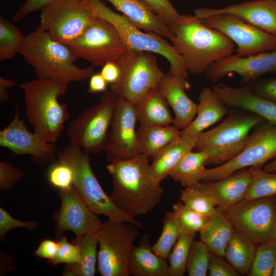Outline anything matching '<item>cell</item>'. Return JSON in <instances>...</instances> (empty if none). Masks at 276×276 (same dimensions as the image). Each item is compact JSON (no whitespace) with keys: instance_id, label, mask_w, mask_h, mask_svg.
<instances>
[{"instance_id":"obj_39","label":"cell","mask_w":276,"mask_h":276,"mask_svg":"<svg viewBox=\"0 0 276 276\" xmlns=\"http://www.w3.org/2000/svg\"><path fill=\"white\" fill-rule=\"evenodd\" d=\"M212 251L201 240L194 241L186 263V272L189 276H205Z\"/></svg>"},{"instance_id":"obj_52","label":"cell","mask_w":276,"mask_h":276,"mask_svg":"<svg viewBox=\"0 0 276 276\" xmlns=\"http://www.w3.org/2000/svg\"><path fill=\"white\" fill-rule=\"evenodd\" d=\"M107 84L100 73L93 74L89 79L87 93L94 94L105 91Z\"/></svg>"},{"instance_id":"obj_19","label":"cell","mask_w":276,"mask_h":276,"mask_svg":"<svg viewBox=\"0 0 276 276\" xmlns=\"http://www.w3.org/2000/svg\"><path fill=\"white\" fill-rule=\"evenodd\" d=\"M270 73H276V50L244 57L233 54L212 65L204 73L214 82L235 73L240 77V83L244 85Z\"/></svg>"},{"instance_id":"obj_17","label":"cell","mask_w":276,"mask_h":276,"mask_svg":"<svg viewBox=\"0 0 276 276\" xmlns=\"http://www.w3.org/2000/svg\"><path fill=\"white\" fill-rule=\"evenodd\" d=\"M0 146L16 155H29L31 160L40 167L54 161L59 152L55 144L43 141L28 129L24 120L19 118L17 105L14 118L0 131Z\"/></svg>"},{"instance_id":"obj_21","label":"cell","mask_w":276,"mask_h":276,"mask_svg":"<svg viewBox=\"0 0 276 276\" xmlns=\"http://www.w3.org/2000/svg\"><path fill=\"white\" fill-rule=\"evenodd\" d=\"M252 179L250 169H241L220 179L195 185L215 205L224 210L243 199Z\"/></svg>"},{"instance_id":"obj_40","label":"cell","mask_w":276,"mask_h":276,"mask_svg":"<svg viewBox=\"0 0 276 276\" xmlns=\"http://www.w3.org/2000/svg\"><path fill=\"white\" fill-rule=\"evenodd\" d=\"M179 200L196 212L209 217L217 211L212 200L195 186L184 188L181 190Z\"/></svg>"},{"instance_id":"obj_18","label":"cell","mask_w":276,"mask_h":276,"mask_svg":"<svg viewBox=\"0 0 276 276\" xmlns=\"http://www.w3.org/2000/svg\"><path fill=\"white\" fill-rule=\"evenodd\" d=\"M58 195L61 206L52 216L56 223L55 236L58 239L67 230L76 236L97 232L103 223L87 207L73 186L59 190Z\"/></svg>"},{"instance_id":"obj_49","label":"cell","mask_w":276,"mask_h":276,"mask_svg":"<svg viewBox=\"0 0 276 276\" xmlns=\"http://www.w3.org/2000/svg\"><path fill=\"white\" fill-rule=\"evenodd\" d=\"M55 0H26L12 16L13 21L24 19L30 14L41 11L44 7Z\"/></svg>"},{"instance_id":"obj_33","label":"cell","mask_w":276,"mask_h":276,"mask_svg":"<svg viewBox=\"0 0 276 276\" xmlns=\"http://www.w3.org/2000/svg\"><path fill=\"white\" fill-rule=\"evenodd\" d=\"M257 245L234 229L227 244L224 258L241 274H247L255 255Z\"/></svg>"},{"instance_id":"obj_37","label":"cell","mask_w":276,"mask_h":276,"mask_svg":"<svg viewBox=\"0 0 276 276\" xmlns=\"http://www.w3.org/2000/svg\"><path fill=\"white\" fill-rule=\"evenodd\" d=\"M252 179L244 199H252L276 195V173L262 168L250 167Z\"/></svg>"},{"instance_id":"obj_57","label":"cell","mask_w":276,"mask_h":276,"mask_svg":"<svg viewBox=\"0 0 276 276\" xmlns=\"http://www.w3.org/2000/svg\"><path fill=\"white\" fill-rule=\"evenodd\" d=\"M275 1H276V0H274Z\"/></svg>"},{"instance_id":"obj_6","label":"cell","mask_w":276,"mask_h":276,"mask_svg":"<svg viewBox=\"0 0 276 276\" xmlns=\"http://www.w3.org/2000/svg\"><path fill=\"white\" fill-rule=\"evenodd\" d=\"M89 154L81 147L70 143L58 152L57 158L72 169L73 186L92 212L97 215H105L112 221L131 223L141 228L142 223L117 208L103 190L91 167Z\"/></svg>"},{"instance_id":"obj_7","label":"cell","mask_w":276,"mask_h":276,"mask_svg":"<svg viewBox=\"0 0 276 276\" xmlns=\"http://www.w3.org/2000/svg\"><path fill=\"white\" fill-rule=\"evenodd\" d=\"M84 6L95 16L110 22L118 31L130 51L150 52L164 57L170 64V73L183 75L188 72L181 55L163 37L152 32L145 33L123 14L113 11L100 0H82Z\"/></svg>"},{"instance_id":"obj_12","label":"cell","mask_w":276,"mask_h":276,"mask_svg":"<svg viewBox=\"0 0 276 276\" xmlns=\"http://www.w3.org/2000/svg\"><path fill=\"white\" fill-rule=\"evenodd\" d=\"M276 158V124L265 120L249 133L243 150L226 163L205 169L201 181L216 180L246 167L262 168Z\"/></svg>"},{"instance_id":"obj_32","label":"cell","mask_w":276,"mask_h":276,"mask_svg":"<svg viewBox=\"0 0 276 276\" xmlns=\"http://www.w3.org/2000/svg\"><path fill=\"white\" fill-rule=\"evenodd\" d=\"M208 158L204 151L187 152L171 171L169 176L184 188L194 186L202 181Z\"/></svg>"},{"instance_id":"obj_29","label":"cell","mask_w":276,"mask_h":276,"mask_svg":"<svg viewBox=\"0 0 276 276\" xmlns=\"http://www.w3.org/2000/svg\"><path fill=\"white\" fill-rule=\"evenodd\" d=\"M181 130L174 125L140 124L136 131L138 152L148 157L159 151L180 135Z\"/></svg>"},{"instance_id":"obj_42","label":"cell","mask_w":276,"mask_h":276,"mask_svg":"<svg viewBox=\"0 0 276 276\" xmlns=\"http://www.w3.org/2000/svg\"><path fill=\"white\" fill-rule=\"evenodd\" d=\"M58 248L55 256L47 262L53 266L59 264H72L77 263L80 260L79 246L72 242H69L63 235L58 239Z\"/></svg>"},{"instance_id":"obj_25","label":"cell","mask_w":276,"mask_h":276,"mask_svg":"<svg viewBox=\"0 0 276 276\" xmlns=\"http://www.w3.org/2000/svg\"><path fill=\"white\" fill-rule=\"evenodd\" d=\"M109 2L141 30L154 32L171 41L174 35L169 26L142 0H100Z\"/></svg>"},{"instance_id":"obj_41","label":"cell","mask_w":276,"mask_h":276,"mask_svg":"<svg viewBox=\"0 0 276 276\" xmlns=\"http://www.w3.org/2000/svg\"><path fill=\"white\" fill-rule=\"evenodd\" d=\"M173 211L179 220L180 233L199 232L208 217L189 208L180 200L173 205Z\"/></svg>"},{"instance_id":"obj_13","label":"cell","mask_w":276,"mask_h":276,"mask_svg":"<svg viewBox=\"0 0 276 276\" xmlns=\"http://www.w3.org/2000/svg\"><path fill=\"white\" fill-rule=\"evenodd\" d=\"M222 211L234 228L256 245L275 239L276 195L243 199Z\"/></svg>"},{"instance_id":"obj_30","label":"cell","mask_w":276,"mask_h":276,"mask_svg":"<svg viewBox=\"0 0 276 276\" xmlns=\"http://www.w3.org/2000/svg\"><path fill=\"white\" fill-rule=\"evenodd\" d=\"M194 146L178 137L153 156L149 171L151 179L160 185L169 174L182 156Z\"/></svg>"},{"instance_id":"obj_48","label":"cell","mask_w":276,"mask_h":276,"mask_svg":"<svg viewBox=\"0 0 276 276\" xmlns=\"http://www.w3.org/2000/svg\"><path fill=\"white\" fill-rule=\"evenodd\" d=\"M224 257L218 256L212 252L210 260L208 271L210 276H239L237 271Z\"/></svg>"},{"instance_id":"obj_3","label":"cell","mask_w":276,"mask_h":276,"mask_svg":"<svg viewBox=\"0 0 276 276\" xmlns=\"http://www.w3.org/2000/svg\"><path fill=\"white\" fill-rule=\"evenodd\" d=\"M18 54L39 78L68 84L85 81L94 71L93 66L82 68L76 65L78 58L69 47L54 39L39 26L25 35Z\"/></svg>"},{"instance_id":"obj_50","label":"cell","mask_w":276,"mask_h":276,"mask_svg":"<svg viewBox=\"0 0 276 276\" xmlns=\"http://www.w3.org/2000/svg\"><path fill=\"white\" fill-rule=\"evenodd\" d=\"M58 248V241L44 239L39 244L34 255L39 258L50 260L55 256Z\"/></svg>"},{"instance_id":"obj_28","label":"cell","mask_w":276,"mask_h":276,"mask_svg":"<svg viewBox=\"0 0 276 276\" xmlns=\"http://www.w3.org/2000/svg\"><path fill=\"white\" fill-rule=\"evenodd\" d=\"M234 227L223 212L217 207V211L208 217L199 232L200 240L212 253L224 257L227 244L234 231Z\"/></svg>"},{"instance_id":"obj_43","label":"cell","mask_w":276,"mask_h":276,"mask_svg":"<svg viewBox=\"0 0 276 276\" xmlns=\"http://www.w3.org/2000/svg\"><path fill=\"white\" fill-rule=\"evenodd\" d=\"M48 177L50 183L59 190L73 186V170L68 165L61 162L57 161L50 168Z\"/></svg>"},{"instance_id":"obj_26","label":"cell","mask_w":276,"mask_h":276,"mask_svg":"<svg viewBox=\"0 0 276 276\" xmlns=\"http://www.w3.org/2000/svg\"><path fill=\"white\" fill-rule=\"evenodd\" d=\"M131 275L134 276H169L166 259L153 250L148 234L142 235L139 245L134 246L130 257Z\"/></svg>"},{"instance_id":"obj_2","label":"cell","mask_w":276,"mask_h":276,"mask_svg":"<svg viewBox=\"0 0 276 276\" xmlns=\"http://www.w3.org/2000/svg\"><path fill=\"white\" fill-rule=\"evenodd\" d=\"M148 158L139 154L110 162L107 166L113 185L110 198L117 208L132 218L149 213L162 197L163 188L150 175Z\"/></svg>"},{"instance_id":"obj_38","label":"cell","mask_w":276,"mask_h":276,"mask_svg":"<svg viewBox=\"0 0 276 276\" xmlns=\"http://www.w3.org/2000/svg\"><path fill=\"white\" fill-rule=\"evenodd\" d=\"M275 259V239L257 244L248 275L270 276Z\"/></svg>"},{"instance_id":"obj_27","label":"cell","mask_w":276,"mask_h":276,"mask_svg":"<svg viewBox=\"0 0 276 276\" xmlns=\"http://www.w3.org/2000/svg\"><path fill=\"white\" fill-rule=\"evenodd\" d=\"M134 109L140 124L169 126L173 123L168 104L157 87L150 90L138 100Z\"/></svg>"},{"instance_id":"obj_10","label":"cell","mask_w":276,"mask_h":276,"mask_svg":"<svg viewBox=\"0 0 276 276\" xmlns=\"http://www.w3.org/2000/svg\"><path fill=\"white\" fill-rule=\"evenodd\" d=\"M68 46L78 58L88 61L93 66L118 63L130 51L110 22L93 15L80 35Z\"/></svg>"},{"instance_id":"obj_4","label":"cell","mask_w":276,"mask_h":276,"mask_svg":"<svg viewBox=\"0 0 276 276\" xmlns=\"http://www.w3.org/2000/svg\"><path fill=\"white\" fill-rule=\"evenodd\" d=\"M68 85L39 78L20 85L28 121L34 133L47 142L55 144L70 119L67 105L58 101L59 97L66 93Z\"/></svg>"},{"instance_id":"obj_5","label":"cell","mask_w":276,"mask_h":276,"mask_svg":"<svg viewBox=\"0 0 276 276\" xmlns=\"http://www.w3.org/2000/svg\"><path fill=\"white\" fill-rule=\"evenodd\" d=\"M226 115L222 122L198 138L194 149L207 153L205 165L217 166L237 156L244 149L251 130L266 120L240 108H231Z\"/></svg>"},{"instance_id":"obj_51","label":"cell","mask_w":276,"mask_h":276,"mask_svg":"<svg viewBox=\"0 0 276 276\" xmlns=\"http://www.w3.org/2000/svg\"><path fill=\"white\" fill-rule=\"evenodd\" d=\"M108 84H111L116 82L120 75V68L115 62H108L102 67L100 72Z\"/></svg>"},{"instance_id":"obj_31","label":"cell","mask_w":276,"mask_h":276,"mask_svg":"<svg viewBox=\"0 0 276 276\" xmlns=\"http://www.w3.org/2000/svg\"><path fill=\"white\" fill-rule=\"evenodd\" d=\"M71 242L79 246L80 260L77 263L66 264L62 275L94 276L98 261L97 246L99 245L97 232L76 236Z\"/></svg>"},{"instance_id":"obj_8","label":"cell","mask_w":276,"mask_h":276,"mask_svg":"<svg viewBox=\"0 0 276 276\" xmlns=\"http://www.w3.org/2000/svg\"><path fill=\"white\" fill-rule=\"evenodd\" d=\"M138 227L108 219L97 232L98 270L102 276H129L130 257Z\"/></svg>"},{"instance_id":"obj_54","label":"cell","mask_w":276,"mask_h":276,"mask_svg":"<svg viewBox=\"0 0 276 276\" xmlns=\"http://www.w3.org/2000/svg\"><path fill=\"white\" fill-rule=\"evenodd\" d=\"M263 169L268 172H276V158L270 163H266L264 166Z\"/></svg>"},{"instance_id":"obj_45","label":"cell","mask_w":276,"mask_h":276,"mask_svg":"<svg viewBox=\"0 0 276 276\" xmlns=\"http://www.w3.org/2000/svg\"><path fill=\"white\" fill-rule=\"evenodd\" d=\"M39 224L35 221H21L14 218L3 208H0V240L2 242L7 233L12 229L22 227L29 231L38 228Z\"/></svg>"},{"instance_id":"obj_56","label":"cell","mask_w":276,"mask_h":276,"mask_svg":"<svg viewBox=\"0 0 276 276\" xmlns=\"http://www.w3.org/2000/svg\"><path fill=\"white\" fill-rule=\"evenodd\" d=\"M275 239H276V236H275Z\"/></svg>"},{"instance_id":"obj_24","label":"cell","mask_w":276,"mask_h":276,"mask_svg":"<svg viewBox=\"0 0 276 276\" xmlns=\"http://www.w3.org/2000/svg\"><path fill=\"white\" fill-rule=\"evenodd\" d=\"M212 88L227 107L250 111L276 124V104L259 97L247 85L234 87L220 82Z\"/></svg>"},{"instance_id":"obj_55","label":"cell","mask_w":276,"mask_h":276,"mask_svg":"<svg viewBox=\"0 0 276 276\" xmlns=\"http://www.w3.org/2000/svg\"><path fill=\"white\" fill-rule=\"evenodd\" d=\"M270 276H276V259L273 264Z\"/></svg>"},{"instance_id":"obj_34","label":"cell","mask_w":276,"mask_h":276,"mask_svg":"<svg viewBox=\"0 0 276 276\" xmlns=\"http://www.w3.org/2000/svg\"><path fill=\"white\" fill-rule=\"evenodd\" d=\"M21 31L13 22L0 16V61L13 59L25 39Z\"/></svg>"},{"instance_id":"obj_20","label":"cell","mask_w":276,"mask_h":276,"mask_svg":"<svg viewBox=\"0 0 276 276\" xmlns=\"http://www.w3.org/2000/svg\"><path fill=\"white\" fill-rule=\"evenodd\" d=\"M222 13L237 16L276 37V1L274 0L247 1L219 9L200 8L194 11L195 15L201 19Z\"/></svg>"},{"instance_id":"obj_15","label":"cell","mask_w":276,"mask_h":276,"mask_svg":"<svg viewBox=\"0 0 276 276\" xmlns=\"http://www.w3.org/2000/svg\"><path fill=\"white\" fill-rule=\"evenodd\" d=\"M208 27L221 32L237 46L236 55L244 57L276 50V37L228 13L202 19Z\"/></svg>"},{"instance_id":"obj_22","label":"cell","mask_w":276,"mask_h":276,"mask_svg":"<svg viewBox=\"0 0 276 276\" xmlns=\"http://www.w3.org/2000/svg\"><path fill=\"white\" fill-rule=\"evenodd\" d=\"M189 87L187 77L170 72L165 74L157 87L174 112L173 125L180 130L193 121L197 112L198 104L185 92Z\"/></svg>"},{"instance_id":"obj_16","label":"cell","mask_w":276,"mask_h":276,"mask_svg":"<svg viewBox=\"0 0 276 276\" xmlns=\"http://www.w3.org/2000/svg\"><path fill=\"white\" fill-rule=\"evenodd\" d=\"M137 121L134 104L118 96L104 151L109 163L127 159L138 152L135 124Z\"/></svg>"},{"instance_id":"obj_46","label":"cell","mask_w":276,"mask_h":276,"mask_svg":"<svg viewBox=\"0 0 276 276\" xmlns=\"http://www.w3.org/2000/svg\"><path fill=\"white\" fill-rule=\"evenodd\" d=\"M142 1L148 4L169 26L177 21L181 15L169 0Z\"/></svg>"},{"instance_id":"obj_23","label":"cell","mask_w":276,"mask_h":276,"mask_svg":"<svg viewBox=\"0 0 276 276\" xmlns=\"http://www.w3.org/2000/svg\"><path fill=\"white\" fill-rule=\"evenodd\" d=\"M227 108L212 88L204 87L199 95L196 116L181 130L180 137L194 147L199 135L227 114Z\"/></svg>"},{"instance_id":"obj_1","label":"cell","mask_w":276,"mask_h":276,"mask_svg":"<svg viewBox=\"0 0 276 276\" xmlns=\"http://www.w3.org/2000/svg\"><path fill=\"white\" fill-rule=\"evenodd\" d=\"M171 44L181 55L187 70L194 75L233 55L234 43L218 30L206 26L195 15H181L169 26Z\"/></svg>"},{"instance_id":"obj_47","label":"cell","mask_w":276,"mask_h":276,"mask_svg":"<svg viewBox=\"0 0 276 276\" xmlns=\"http://www.w3.org/2000/svg\"><path fill=\"white\" fill-rule=\"evenodd\" d=\"M244 85L259 97L276 104V78L257 79Z\"/></svg>"},{"instance_id":"obj_11","label":"cell","mask_w":276,"mask_h":276,"mask_svg":"<svg viewBox=\"0 0 276 276\" xmlns=\"http://www.w3.org/2000/svg\"><path fill=\"white\" fill-rule=\"evenodd\" d=\"M117 64L120 75L116 82L110 84V89L134 104L157 88L165 75L156 56L150 52L129 51Z\"/></svg>"},{"instance_id":"obj_36","label":"cell","mask_w":276,"mask_h":276,"mask_svg":"<svg viewBox=\"0 0 276 276\" xmlns=\"http://www.w3.org/2000/svg\"><path fill=\"white\" fill-rule=\"evenodd\" d=\"M197 233H180L168 257L169 276H182L190 250Z\"/></svg>"},{"instance_id":"obj_14","label":"cell","mask_w":276,"mask_h":276,"mask_svg":"<svg viewBox=\"0 0 276 276\" xmlns=\"http://www.w3.org/2000/svg\"><path fill=\"white\" fill-rule=\"evenodd\" d=\"M92 15L82 0H55L41 10L39 26L68 45L82 33Z\"/></svg>"},{"instance_id":"obj_9","label":"cell","mask_w":276,"mask_h":276,"mask_svg":"<svg viewBox=\"0 0 276 276\" xmlns=\"http://www.w3.org/2000/svg\"><path fill=\"white\" fill-rule=\"evenodd\" d=\"M117 98L111 90L104 91L97 104L71 121L66 131L70 143L89 154L104 151Z\"/></svg>"},{"instance_id":"obj_53","label":"cell","mask_w":276,"mask_h":276,"mask_svg":"<svg viewBox=\"0 0 276 276\" xmlns=\"http://www.w3.org/2000/svg\"><path fill=\"white\" fill-rule=\"evenodd\" d=\"M17 85L15 81L0 78V102H6L9 98V90Z\"/></svg>"},{"instance_id":"obj_35","label":"cell","mask_w":276,"mask_h":276,"mask_svg":"<svg viewBox=\"0 0 276 276\" xmlns=\"http://www.w3.org/2000/svg\"><path fill=\"white\" fill-rule=\"evenodd\" d=\"M162 223L161 234L152 245V248L157 255L167 260L179 236L180 227L179 220L173 211L166 212Z\"/></svg>"},{"instance_id":"obj_44","label":"cell","mask_w":276,"mask_h":276,"mask_svg":"<svg viewBox=\"0 0 276 276\" xmlns=\"http://www.w3.org/2000/svg\"><path fill=\"white\" fill-rule=\"evenodd\" d=\"M22 170L8 162H0V191H8L14 189L24 177Z\"/></svg>"}]
</instances>
